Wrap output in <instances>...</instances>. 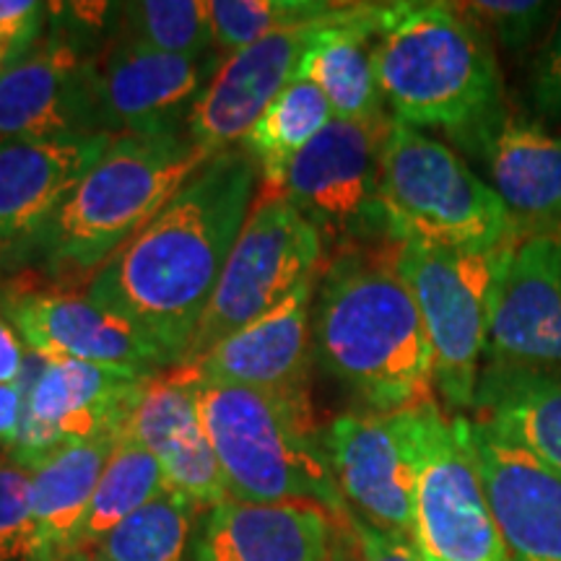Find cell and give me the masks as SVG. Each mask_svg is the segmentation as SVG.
<instances>
[{
    "mask_svg": "<svg viewBox=\"0 0 561 561\" xmlns=\"http://www.w3.org/2000/svg\"><path fill=\"white\" fill-rule=\"evenodd\" d=\"M396 244L331 255L312 305L320 364L375 413L434 403L430 339L396 268Z\"/></svg>",
    "mask_w": 561,
    "mask_h": 561,
    "instance_id": "7a4b0ae2",
    "label": "cell"
},
{
    "mask_svg": "<svg viewBox=\"0 0 561 561\" xmlns=\"http://www.w3.org/2000/svg\"><path fill=\"white\" fill-rule=\"evenodd\" d=\"M110 144L107 133L0 144V263L26 261L55 210Z\"/></svg>",
    "mask_w": 561,
    "mask_h": 561,
    "instance_id": "ac0fdd59",
    "label": "cell"
},
{
    "mask_svg": "<svg viewBox=\"0 0 561 561\" xmlns=\"http://www.w3.org/2000/svg\"><path fill=\"white\" fill-rule=\"evenodd\" d=\"M471 439L510 561H561V473L479 419Z\"/></svg>",
    "mask_w": 561,
    "mask_h": 561,
    "instance_id": "ffe728a7",
    "label": "cell"
},
{
    "mask_svg": "<svg viewBox=\"0 0 561 561\" xmlns=\"http://www.w3.org/2000/svg\"><path fill=\"white\" fill-rule=\"evenodd\" d=\"M255 182L248 151H219L157 219L112 252L83 291L149 335L170 369L191 348L252 208Z\"/></svg>",
    "mask_w": 561,
    "mask_h": 561,
    "instance_id": "6da1fadb",
    "label": "cell"
},
{
    "mask_svg": "<svg viewBox=\"0 0 561 561\" xmlns=\"http://www.w3.org/2000/svg\"><path fill=\"white\" fill-rule=\"evenodd\" d=\"M58 26L0 73V144L100 133L91 94V68L100 53L91 26L73 3L50 5Z\"/></svg>",
    "mask_w": 561,
    "mask_h": 561,
    "instance_id": "8fae6325",
    "label": "cell"
},
{
    "mask_svg": "<svg viewBox=\"0 0 561 561\" xmlns=\"http://www.w3.org/2000/svg\"><path fill=\"white\" fill-rule=\"evenodd\" d=\"M182 382L193 388L229 500L314 504L335 520L348 523V504L325 450L314 439L310 401H291L240 385Z\"/></svg>",
    "mask_w": 561,
    "mask_h": 561,
    "instance_id": "5b68a950",
    "label": "cell"
},
{
    "mask_svg": "<svg viewBox=\"0 0 561 561\" xmlns=\"http://www.w3.org/2000/svg\"><path fill=\"white\" fill-rule=\"evenodd\" d=\"M382 13L385 3H339L299 62L297 79L312 81L325 94L335 121L362 125L392 121L385 115L371 58Z\"/></svg>",
    "mask_w": 561,
    "mask_h": 561,
    "instance_id": "cb8c5ba5",
    "label": "cell"
},
{
    "mask_svg": "<svg viewBox=\"0 0 561 561\" xmlns=\"http://www.w3.org/2000/svg\"><path fill=\"white\" fill-rule=\"evenodd\" d=\"M331 512L314 504H250L227 500L208 512L195 561H335Z\"/></svg>",
    "mask_w": 561,
    "mask_h": 561,
    "instance_id": "603a6c76",
    "label": "cell"
},
{
    "mask_svg": "<svg viewBox=\"0 0 561 561\" xmlns=\"http://www.w3.org/2000/svg\"><path fill=\"white\" fill-rule=\"evenodd\" d=\"M421 561H430V559H424V557H421Z\"/></svg>",
    "mask_w": 561,
    "mask_h": 561,
    "instance_id": "60d3db41",
    "label": "cell"
},
{
    "mask_svg": "<svg viewBox=\"0 0 561 561\" xmlns=\"http://www.w3.org/2000/svg\"><path fill=\"white\" fill-rule=\"evenodd\" d=\"M392 121H333L294 157L271 191L318 229L333 255L390 242L380 198V153Z\"/></svg>",
    "mask_w": 561,
    "mask_h": 561,
    "instance_id": "9c48e42d",
    "label": "cell"
},
{
    "mask_svg": "<svg viewBox=\"0 0 561 561\" xmlns=\"http://www.w3.org/2000/svg\"><path fill=\"white\" fill-rule=\"evenodd\" d=\"M112 37L170 55H206L216 50L208 3L198 0L121 3Z\"/></svg>",
    "mask_w": 561,
    "mask_h": 561,
    "instance_id": "f546056e",
    "label": "cell"
},
{
    "mask_svg": "<svg viewBox=\"0 0 561 561\" xmlns=\"http://www.w3.org/2000/svg\"><path fill=\"white\" fill-rule=\"evenodd\" d=\"M221 60L216 50L170 55L110 37L91 68L96 130L112 138L185 130Z\"/></svg>",
    "mask_w": 561,
    "mask_h": 561,
    "instance_id": "4fadbf2b",
    "label": "cell"
},
{
    "mask_svg": "<svg viewBox=\"0 0 561 561\" xmlns=\"http://www.w3.org/2000/svg\"><path fill=\"white\" fill-rule=\"evenodd\" d=\"M24 341L13 331L9 320L0 314V385H24L30 369Z\"/></svg>",
    "mask_w": 561,
    "mask_h": 561,
    "instance_id": "8d00e7d4",
    "label": "cell"
},
{
    "mask_svg": "<svg viewBox=\"0 0 561 561\" xmlns=\"http://www.w3.org/2000/svg\"><path fill=\"white\" fill-rule=\"evenodd\" d=\"M328 16L268 34L255 45L227 55L187 117V136L214 153L244 140L263 110L297 79L299 62Z\"/></svg>",
    "mask_w": 561,
    "mask_h": 561,
    "instance_id": "d6986e66",
    "label": "cell"
},
{
    "mask_svg": "<svg viewBox=\"0 0 561 561\" xmlns=\"http://www.w3.org/2000/svg\"><path fill=\"white\" fill-rule=\"evenodd\" d=\"M530 96L549 121H561V19L530 68Z\"/></svg>",
    "mask_w": 561,
    "mask_h": 561,
    "instance_id": "e575fe53",
    "label": "cell"
},
{
    "mask_svg": "<svg viewBox=\"0 0 561 561\" xmlns=\"http://www.w3.org/2000/svg\"><path fill=\"white\" fill-rule=\"evenodd\" d=\"M335 561H362V557H348V559H335Z\"/></svg>",
    "mask_w": 561,
    "mask_h": 561,
    "instance_id": "ab89813d",
    "label": "cell"
},
{
    "mask_svg": "<svg viewBox=\"0 0 561 561\" xmlns=\"http://www.w3.org/2000/svg\"><path fill=\"white\" fill-rule=\"evenodd\" d=\"M45 3L0 0V73L34 47L45 32Z\"/></svg>",
    "mask_w": 561,
    "mask_h": 561,
    "instance_id": "836d02e7",
    "label": "cell"
},
{
    "mask_svg": "<svg viewBox=\"0 0 561 561\" xmlns=\"http://www.w3.org/2000/svg\"><path fill=\"white\" fill-rule=\"evenodd\" d=\"M473 409L500 437L561 473V371L489 364Z\"/></svg>",
    "mask_w": 561,
    "mask_h": 561,
    "instance_id": "d4e9b609",
    "label": "cell"
},
{
    "mask_svg": "<svg viewBox=\"0 0 561 561\" xmlns=\"http://www.w3.org/2000/svg\"><path fill=\"white\" fill-rule=\"evenodd\" d=\"M486 170L489 187L507 206L512 221L533 229L561 227V136L543 125L520 121L502 107L455 136Z\"/></svg>",
    "mask_w": 561,
    "mask_h": 561,
    "instance_id": "44dd1931",
    "label": "cell"
},
{
    "mask_svg": "<svg viewBox=\"0 0 561 561\" xmlns=\"http://www.w3.org/2000/svg\"><path fill=\"white\" fill-rule=\"evenodd\" d=\"M164 489L167 481L157 458L123 430L96 483L87 515L76 530L70 551H89Z\"/></svg>",
    "mask_w": 561,
    "mask_h": 561,
    "instance_id": "83f0119b",
    "label": "cell"
},
{
    "mask_svg": "<svg viewBox=\"0 0 561 561\" xmlns=\"http://www.w3.org/2000/svg\"><path fill=\"white\" fill-rule=\"evenodd\" d=\"M489 364L561 371V234L515 242L491 297Z\"/></svg>",
    "mask_w": 561,
    "mask_h": 561,
    "instance_id": "2e32d148",
    "label": "cell"
},
{
    "mask_svg": "<svg viewBox=\"0 0 561 561\" xmlns=\"http://www.w3.org/2000/svg\"><path fill=\"white\" fill-rule=\"evenodd\" d=\"M515 242L491 250L396 244V268L413 294L430 339L434 388L450 409H473L491 297Z\"/></svg>",
    "mask_w": 561,
    "mask_h": 561,
    "instance_id": "52a82bcc",
    "label": "cell"
},
{
    "mask_svg": "<svg viewBox=\"0 0 561 561\" xmlns=\"http://www.w3.org/2000/svg\"><path fill=\"white\" fill-rule=\"evenodd\" d=\"M117 437L121 432L76 442L34 468L32 515L37 530V557L32 561L55 559L70 551Z\"/></svg>",
    "mask_w": 561,
    "mask_h": 561,
    "instance_id": "484cf974",
    "label": "cell"
},
{
    "mask_svg": "<svg viewBox=\"0 0 561 561\" xmlns=\"http://www.w3.org/2000/svg\"><path fill=\"white\" fill-rule=\"evenodd\" d=\"M322 450L343 500L377 528L416 536V409L398 413H341Z\"/></svg>",
    "mask_w": 561,
    "mask_h": 561,
    "instance_id": "5bb4252c",
    "label": "cell"
},
{
    "mask_svg": "<svg viewBox=\"0 0 561 561\" xmlns=\"http://www.w3.org/2000/svg\"><path fill=\"white\" fill-rule=\"evenodd\" d=\"M195 512L191 500L164 489L87 553L102 561H195Z\"/></svg>",
    "mask_w": 561,
    "mask_h": 561,
    "instance_id": "f1b7e54d",
    "label": "cell"
},
{
    "mask_svg": "<svg viewBox=\"0 0 561 561\" xmlns=\"http://www.w3.org/2000/svg\"><path fill=\"white\" fill-rule=\"evenodd\" d=\"M380 198L398 244L491 250L517 234L500 195L458 151L396 121L380 153Z\"/></svg>",
    "mask_w": 561,
    "mask_h": 561,
    "instance_id": "8992f818",
    "label": "cell"
},
{
    "mask_svg": "<svg viewBox=\"0 0 561 561\" xmlns=\"http://www.w3.org/2000/svg\"><path fill=\"white\" fill-rule=\"evenodd\" d=\"M335 3L320 0H210L208 16L216 50L237 53L268 34L328 16Z\"/></svg>",
    "mask_w": 561,
    "mask_h": 561,
    "instance_id": "4dcf8cb0",
    "label": "cell"
},
{
    "mask_svg": "<svg viewBox=\"0 0 561 561\" xmlns=\"http://www.w3.org/2000/svg\"><path fill=\"white\" fill-rule=\"evenodd\" d=\"M125 432L157 458L167 489L178 491L195 507L214 510L229 500L193 388L172 369L151 377Z\"/></svg>",
    "mask_w": 561,
    "mask_h": 561,
    "instance_id": "7402d4cb",
    "label": "cell"
},
{
    "mask_svg": "<svg viewBox=\"0 0 561 561\" xmlns=\"http://www.w3.org/2000/svg\"><path fill=\"white\" fill-rule=\"evenodd\" d=\"M351 530L359 543L362 561H421V553L411 538L382 530L351 512Z\"/></svg>",
    "mask_w": 561,
    "mask_h": 561,
    "instance_id": "d590c367",
    "label": "cell"
},
{
    "mask_svg": "<svg viewBox=\"0 0 561 561\" xmlns=\"http://www.w3.org/2000/svg\"><path fill=\"white\" fill-rule=\"evenodd\" d=\"M312 305L314 280L301 286L278 310L227 335L198 359L172 369L182 380L240 385L291 401H310Z\"/></svg>",
    "mask_w": 561,
    "mask_h": 561,
    "instance_id": "e0dca14e",
    "label": "cell"
},
{
    "mask_svg": "<svg viewBox=\"0 0 561 561\" xmlns=\"http://www.w3.org/2000/svg\"><path fill=\"white\" fill-rule=\"evenodd\" d=\"M45 561H102V559L91 557V553H87V551H68V553H60V557L45 559Z\"/></svg>",
    "mask_w": 561,
    "mask_h": 561,
    "instance_id": "f35d334b",
    "label": "cell"
},
{
    "mask_svg": "<svg viewBox=\"0 0 561 561\" xmlns=\"http://www.w3.org/2000/svg\"><path fill=\"white\" fill-rule=\"evenodd\" d=\"M37 557V530L32 515V473L9 455L0 458V561Z\"/></svg>",
    "mask_w": 561,
    "mask_h": 561,
    "instance_id": "1f68e13d",
    "label": "cell"
},
{
    "mask_svg": "<svg viewBox=\"0 0 561 561\" xmlns=\"http://www.w3.org/2000/svg\"><path fill=\"white\" fill-rule=\"evenodd\" d=\"M325 248L289 201L263 195L252 201L244 227L231 248L219 284L195 328L191 348L180 364L198 359L203 351L278 310L305 284L320 278Z\"/></svg>",
    "mask_w": 561,
    "mask_h": 561,
    "instance_id": "ba28073f",
    "label": "cell"
},
{
    "mask_svg": "<svg viewBox=\"0 0 561 561\" xmlns=\"http://www.w3.org/2000/svg\"><path fill=\"white\" fill-rule=\"evenodd\" d=\"M462 16L473 26L496 39L502 47L517 53L525 50L549 19V3L536 0H476V3H455Z\"/></svg>",
    "mask_w": 561,
    "mask_h": 561,
    "instance_id": "d6a6232c",
    "label": "cell"
},
{
    "mask_svg": "<svg viewBox=\"0 0 561 561\" xmlns=\"http://www.w3.org/2000/svg\"><path fill=\"white\" fill-rule=\"evenodd\" d=\"M153 375L76 359H42L24 380V421L9 458L34 471L62 447L123 432Z\"/></svg>",
    "mask_w": 561,
    "mask_h": 561,
    "instance_id": "7c38bea8",
    "label": "cell"
},
{
    "mask_svg": "<svg viewBox=\"0 0 561 561\" xmlns=\"http://www.w3.org/2000/svg\"><path fill=\"white\" fill-rule=\"evenodd\" d=\"M331 121V104L312 81L294 79L280 91L242 140L257 167L261 191H271L286 164Z\"/></svg>",
    "mask_w": 561,
    "mask_h": 561,
    "instance_id": "4316f807",
    "label": "cell"
},
{
    "mask_svg": "<svg viewBox=\"0 0 561 561\" xmlns=\"http://www.w3.org/2000/svg\"><path fill=\"white\" fill-rule=\"evenodd\" d=\"M214 157L185 130L112 138L42 229L24 263H34L45 278L39 286L87 291L112 252L157 219Z\"/></svg>",
    "mask_w": 561,
    "mask_h": 561,
    "instance_id": "3957f363",
    "label": "cell"
},
{
    "mask_svg": "<svg viewBox=\"0 0 561 561\" xmlns=\"http://www.w3.org/2000/svg\"><path fill=\"white\" fill-rule=\"evenodd\" d=\"M0 312L42 359L107 364L140 375L170 369L149 335L121 314L102 310L83 291L11 280L0 294Z\"/></svg>",
    "mask_w": 561,
    "mask_h": 561,
    "instance_id": "9a60e30c",
    "label": "cell"
},
{
    "mask_svg": "<svg viewBox=\"0 0 561 561\" xmlns=\"http://www.w3.org/2000/svg\"><path fill=\"white\" fill-rule=\"evenodd\" d=\"M416 543L430 561H510L476 466L471 419L416 409Z\"/></svg>",
    "mask_w": 561,
    "mask_h": 561,
    "instance_id": "30bf717a",
    "label": "cell"
},
{
    "mask_svg": "<svg viewBox=\"0 0 561 561\" xmlns=\"http://www.w3.org/2000/svg\"><path fill=\"white\" fill-rule=\"evenodd\" d=\"M24 421V385H0V447L5 455L16 445Z\"/></svg>",
    "mask_w": 561,
    "mask_h": 561,
    "instance_id": "74e56055",
    "label": "cell"
},
{
    "mask_svg": "<svg viewBox=\"0 0 561 561\" xmlns=\"http://www.w3.org/2000/svg\"><path fill=\"white\" fill-rule=\"evenodd\" d=\"M371 58L392 121L460 136L500 107L491 42L455 3H385Z\"/></svg>",
    "mask_w": 561,
    "mask_h": 561,
    "instance_id": "277c9868",
    "label": "cell"
}]
</instances>
